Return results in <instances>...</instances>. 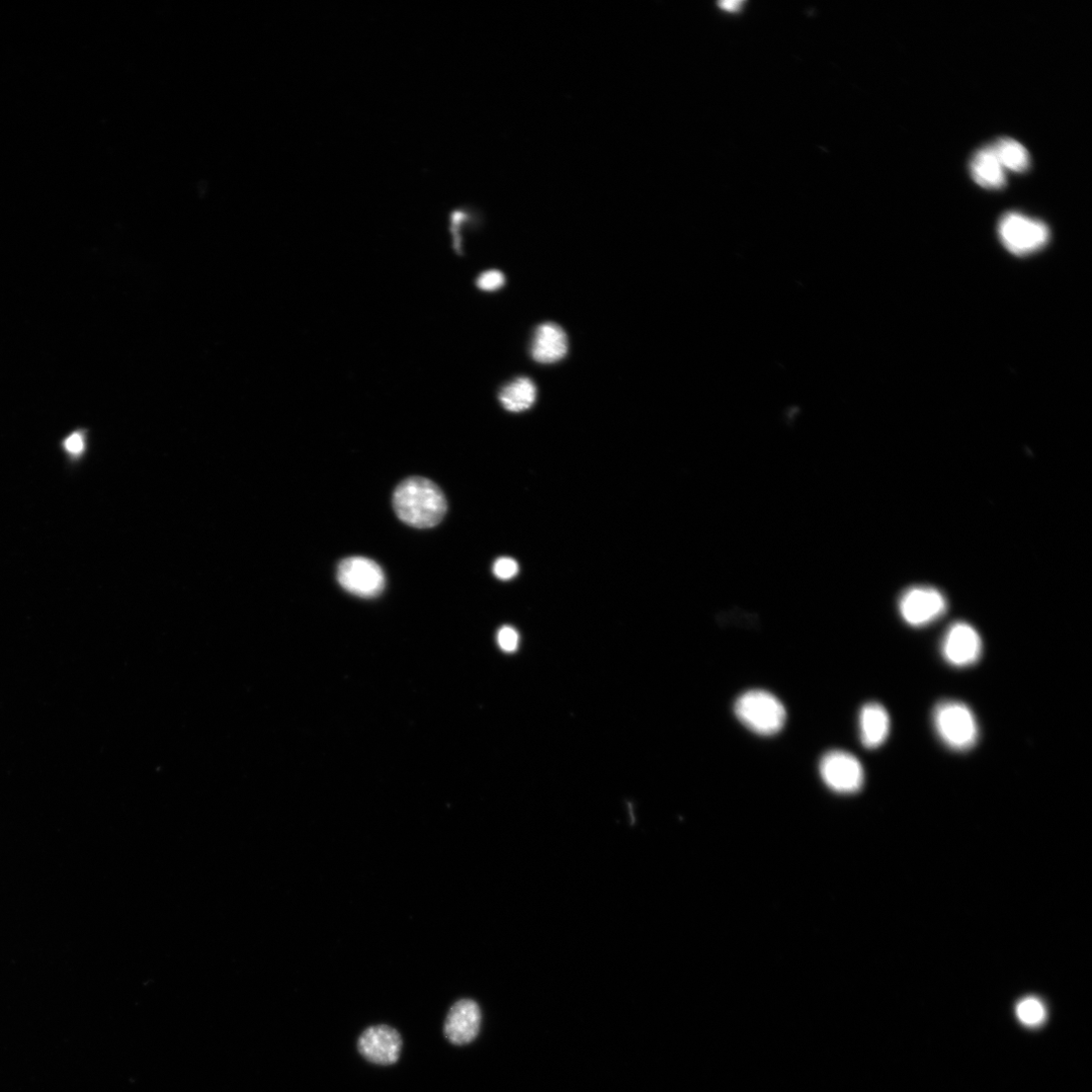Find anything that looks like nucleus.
<instances>
[{"label": "nucleus", "mask_w": 1092, "mask_h": 1092, "mask_svg": "<svg viewBox=\"0 0 1092 1092\" xmlns=\"http://www.w3.org/2000/svg\"><path fill=\"white\" fill-rule=\"evenodd\" d=\"M738 720L759 735L778 733L786 721V709L773 694L764 690H750L740 695L734 704Z\"/></svg>", "instance_id": "nucleus-2"}, {"label": "nucleus", "mask_w": 1092, "mask_h": 1092, "mask_svg": "<svg viewBox=\"0 0 1092 1092\" xmlns=\"http://www.w3.org/2000/svg\"><path fill=\"white\" fill-rule=\"evenodd\" d=\"M84 447H86V443H84V437L81 433L72 434L64 442L65 450L73 456L82 454Z\"/></svg>", "instance_id": "nucleus-20"}, {"label": "nucleus", "mask_w": 1092, "mask_h": 1092, "mask_svg": "<svg viewBox=\"0 0 1092 1092\" xmlns=\"http://www.w3.org/2000/svg\"><path fill=\"white\" fill-rule=\"evenodd\" d=\"M998 235L1003 246L1018 257L1035 254L1050 240V230L1044 222L1017 212L1003 215Z\"/></svg>", "instance_id": "nucleus-4"}, {"label": "nucleus", "mask_w": 1092, "mask_h": 1092, "mask_svg": "<svg viewBox=\"0 0 1092 1092\" xmlns=\"http://www.w3.org/2000/svg\"><path fill=\"white\" fill-rule=\"evenodd\" d=\"M402 1048L401 1034L388 1025L370 1027L358 1040L360 1054L370 1063L379 1066L396 1064L400 1059Z\"/></svg>", "instance_id": "nucleus-8"}, {"label": "nucleus", "mask_w": 1092, "mask_h": 1092, "mask_svg": "<svg viewBox=\"0 0 1092 1092\" xmlns=\"http://www.w3.org/2000/svg\"><path fill=\"white\" fill-rule=\"evenodd\" d=\"M398 518L416 529H431L442 523L447 511V499L434 482L414 477L402 482L393 496Z\"/></svg>", "instance_id": "nucleus-1"}, {"label": "nucleus", "mask_w": 1092, "mask_h": 1092, "mask_svg": "<svg viewBox=\"0 0 1092 1092\" xmlns=\"http://www.w3.org/2000/svg\"><path fill=\"white\" fill-rule=\"evenodd\" d=\"M819 772L824 783L837 793H856L864 784L862 764L855 755L844 750L825 753L820 760Z\"/></svg>", "instance_id": "nucleus-6"}, {"label": "nucleus", "mask_w": 1092, "mask_h": 1092, "mask_svg": "<svg viewBox=\"0 0 1092 1092\" xmlns=\"http://www.w3.org/2000/svg\"><path fill=\"white\" fill-rule=\"evenodd\" d=\"M338 578L345 590L363 598L377 597L386 584L382 567L362 556L344 559L338 569Z\"/></svg>", "instance_id": "nucleus-7"}, {"label": "nucleus", "mask_w": 1092, "mask_h": 1092, "mask_svg": "<svg viewBox=\"0 0 1092 1092\" xmlns=\"http://www.w3.org/2000/svg\"><path fill=\"white\" fill-rule=\"evenodd\" d=\"M481 1025L479 1004L473 999H461L451 1007L445 1023V1036L452 1044L465 1046L477 1039Z\"/></svg>", "instance_id": "nucleus-10"}, {"label": "nucleus", "mask_w": 1092, "mask_h": 1092, "mask_svg": "<svg viewBox=\"0 0 1092 1092\" xmlns=\"http://www.w3.org/2000/svg\"><path fill=\"white\" fill-rule=\"evenodd\" d=\"M497 641L502 650L514 652L520 645V634L514 627L504 626L498 632Z\"/></svg>", "instance_id": "nucleus-18"}, {"label": "nucleus", "mask_w": 1092, "mask_h": 1092, "mask_svg": "<svg viewBox=\"0 0 1092 1092\" xmlns=\"http://www.w3.org/2000/svg\"><path fill=\"white\" fill-rule=\"evenodd\" d=\"M935 728L950 748L965 751L978 740V724L971 709L962 702L945 700L933 713Z\"/></svg>", "instance_id": "nucleus-3"}, {"label": "nucleus", "mask_w": 1092, "mask_h": 1092, "mask_svg": "<svg viewBox=\"0 0 1092 1092\" xmlns=\"http://www.w3.org/2000/svg\"><path fill=\"white\" fill-rule=\"evenodd\" d=\"M947 600L936 587L915 585L900 596L898 607L903 620L913 626L929 625L941 618L947 610Z\"/></svg>", "instance_id": "nucleus-5"}, {"label": "nucleus", "mask_w": 1092, "mask_h": 1092, "mask_svg": "<svg viewBox=\"0 0 1092 1092\" xmlns=\"http://www.w3.org/2000/svg\"><path fill=\"white\" fill-rule=\"evenodd\" d=\"M567 348V338L563 329L554 323H545L535 332L531 352L537 363L551 365L566 356Z\"/></svg>", "instance_id": "nucleus-11"}, {"label": "nucleus", "mask_w": 1092, "mask_h": 1092, "mask_svg": "<svg viewBox=\"0 0 1092 1092\" xmlns=\"http://www.w3.org/2000/svg\"><path fill=\"white\" fill-rule=\"evenodd\" d=\"M1017 1015L1024 1025L1035 1027L1043 1023L1046 1017V1011L1043 1003L1039 999L1029 997L1018 1004Z\"/></svg>", "instance_id": "nucleus-16"}, {"label": "nucleus", "mask_w": 1092, "mask_h": 1092, "mask_svg": "<svg viewBox=\"0 0 1092 1092\" xmlns=\"http://www.w3.org/2000/svg\"><path fill=\"white\" fill-rule=\"evenodd\" d=\"M537 399V387L528 378H520L503 387L499 400L504 408L511 412H523L530 409Z\"/></svg>", "instance_id": "nucleus-15"}, {"label": "nucleus", "mask_w": 1092, "mask_h": 1092, "mask_svg": "<svg viewBox=\"0 0 1092 1092\" xmlns=\"http://www.w3.org/2000/svg\"><path fill=\"white\" fill-rule=\"evenodd\" d=\"M942 653L954 666L972 665L982 653L981 637L972 625L956 622L949 627L943 638Z\"/></svg>", "instance_id": "nucleus-9"}, {"label": "nucleus", "mask_w": 1092, "mask_h": 1092, "mask_svg": "<svg viewBox=\"0 0 1092 1092\" xmlns=\"http://www.w3.org/2000/svg\"><path fill=\"white\" fill-rule=\"evenodd\" d=\"M519 572V563L511 557H501L494 563V573L501 579L513 578Z\"/></svg>", "instance_id": "nucleus-19"}, {"label": "nucleus", "mask_w": 1092, "mask_h": 1092, "mask_svg": "<svg viewBox=\"0 0 1092 1092\" xmlns=\"http://www.w3.org/2000/svg\"><path fill=\"white\" fill-rule=\"evenodd\" d=\"M989 147L1004 171L1022 174L1029 170L1030 154L1020 142L1012 138H1000Z\"/></svg>", "instance_id": "nucleus-14"}, {"label": "nucleus", "mask_w": 1092, "mask_h": 1092, "mask_svg": "<svg viewBox=\"0 0 1092 1092\" xmlns=\"http://www.w3.org/2000/svg\"><path fill=\"white\" fill-rule=\"evenodd\" d=\"M506 284V277L499 271L483 273L477 280V287L484 292H495Z\"/></svg>", "instance_id": "nucleus-17"}, {"label": "nucleus", "mask_w": 1092, "mask_h": 1092, "mask_svg": "<svg viewBox=\"0 0 1092 1092\" xmlns=\"http://www.w3.org/2000/svg\"><path fill=\"white\" fill-rule=\"evenodd\" d=\"M890 730V718L886 709L875 702L863 706L860 713V735L863 744L876 748L884 743Z\"/></svg>", "instance_id": "nucleus-13"}, {"label": "nucleus", "mask_w": 1092, "mask_h": 1092, "mask_svg": "<svg viewBox=\"0 0 1092 1092\" xmlns=\"http://www.w3.org/2000/svg\"><path fill=\"white\" fill-rule=\"evenodd\" d=\"M1004 172L989 146L979 149L971 159V177L978 186L986 190L1004 188L1006 184Z\"/></svg>", "instance_id": "nucleus-12"}, {"label": "nucleus", "mask_w": 1092, "mask_h": 1092, "mask_svg": "<svg viewBox=\"0 0 1092 1092\" xmlns=\"http://www.w3.org/2000/svg\"><path fill=\"white\" fill-rule=\"evenodd\" d=\"M741 5H742L741 2H724V3H720L719 7L722 10H725V11H728V12H735L740 8Z\"/></svg>", "instance_id": "nucleus-21"}]
</instances>
